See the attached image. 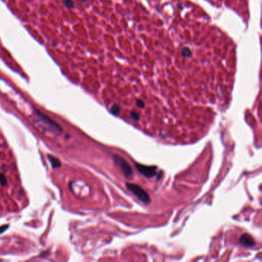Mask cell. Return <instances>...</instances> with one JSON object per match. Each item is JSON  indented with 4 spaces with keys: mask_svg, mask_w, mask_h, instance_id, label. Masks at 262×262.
Here are the masks:
<instances>
[{
    "mask_svg": "<svg viewBox=\"0 0 262 262\" xmlns=\"http://www.w3.org/2000/svg\"><path fill=\"white\" fill-rule=\"evenodd\" d=\"M126 187L127 188L131 191L132 192H133L137 197L143 203L148 204L150 202V198L148 196V195L145 192V191H144L141 187H139L137 184H131V183H127L126 184Z\"/></svg>",
    "mask_w": 262,
    "mask_h": 262,
    "instance_id": "obj_1",
    "label": "cell"
},
{
    "mask_svg": "<svg viewBox=\"0 0 262 262\" xmlns=\"http://www.w3.org/2000/svg\"><path fill=\"white\" fill-rule=\"evenodd\" d=\"M114 160L115 161L118 166L121 168V170L123 172V174L125 175L126 177L131 178V176L133 175L131 166L129 165V164L122 157H121L119 155H115V158H114Z\"/></svg>",
    "mask_w": 262,
    "mask_h": 262,
    "instance_id": "obj_2",
    "label": "cell"
},
{
    "mask_svg": "<svg viewBox=\"0 0 262 262\" xmlns=\"http://www.w3.org/2000/svg\"><path fill=\"white\" fill-rule=\"evenodd\" d=\"M136 168L142 175H145L147 177H152L156 174V168L154 166H145L137 164Z\"/></svg>",
    "mask_w": 262,
    "mask_h": 262,
    "instance_id": "obj_3",
    "label": "cell"
},
{
    "mask_svg": "<svg viewBox=\"0 0 262 262\" xmlns=\"http://www.w3.org/2000/svg\"><path fill=\"white\" fill-rule=\"evenodd\" d=\"M240 241L243 245L247 246V247H252V246L255 245V241L253 240V238L250 235H248L247 234L241 236Z\"/></svg>",
    "mask_w": 262,
    "mask_h": 262,
    "instance_id": "obj_4",
    "label": "cell"
},
{
    "mask_svg": "<svg viewBox=\"0 0 262 262\" xmlns=\"http://www.w3.org/2000/svg\"><path fill=\"white\" fill-rule=\"evenodd\" d=\"M191 54H192V52H191V50L188 48V47H187V46H184L182 49H181V56H183V57H184V58H188V57H189V56H191Z\"/></svg>",
    "mask_w": 262,
    "mask_h": 262,
    "instance_id": "obj_5",
    "label": "cell"
},
{
    "mask_svg": "<svg viewBox=\"0 0 262 262\" xmlns=\"http://www.w3.org/2000/svg\"><path fill=\"white\" fill-rule=\"evenodd\" d=\"M63 3H64L65 6L68 9H72L74 7L73 0H63Z\"/></svg>",
    "mask_w": 262,
    "mask_h": 262,
    "instance_id": "obj_6",
    "label": "cell"
},
{
    "mask_svg": "<svg viewBox=\"0 0 262 262\" xmlns=\"http://www.w3.org/2000/svg\"><path fill=\"white\" fill-rule=\"evenodd\" d=\"M111 111H112V112L113 114L118 115V114L119 113V112H120V109H119V107H118L117 105H114L112 107Z\"/></svg>",
    "mask_w": 262,
    "mask_h": 262,
    "instance_id": "obj_7",
    "label": "cell"
},
{
    "mask_svg": "<svg viewBox=\"0 0 262 262\" xmlns=\"http://www.w3.org/2000/svg\"><path fill=\"white\" fill-rule=\"evenodd\" d=\"M136 104H137V105H138V107H141V108H143L144 105H145L144 102H143L142 101H141V100H138L137 102H136Z\"/></svg>",
    "mask_w": 262,
    "mask_h": 262,
    "instance_id": "obj_8",
    "label": "cell"
},
{
    "mask_svg": "<svg viewBox=\"0 0 262 262\" xmlns=\"http://www.w3.org/2000/svg\"><path fill=\"white\" fill-rule=\"evenodd\" d=\"M79 1H80V2H86L88 0H79Z\"/></svg>",
    "mask_w": 262,
    "mask_h": 262,
    "instance_id": "obj_9",
    "label": "cell"
}]
</instances>
